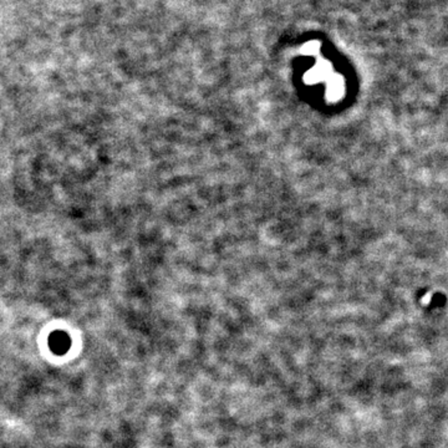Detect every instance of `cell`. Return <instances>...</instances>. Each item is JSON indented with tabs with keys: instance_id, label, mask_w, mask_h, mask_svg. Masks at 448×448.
Segmentation results:
<instances>
[{
	"instance_id": "6da1fadb",
	"label": "cell",
	"mask_w": 448,
	"mask_h": 448,
	"mask_svg": "<svg viewBox=\"0 0 448 448\" xmlns=\"http://www.w3.org/2000/svg\"><path fill=\"white\" fill-rule=\"evenodd\" d=\"M49 346H50L53 353L58 354V355H64L70 349L71 339L66 332L55 331L49 338Z\"/></svg>"
}]
</instances>
